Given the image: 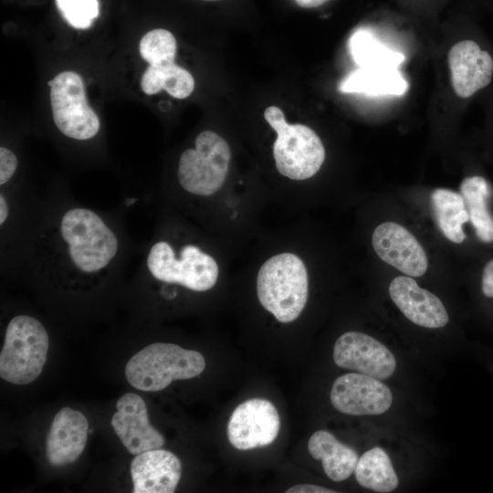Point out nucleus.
Segmentation results:
<instances>
[{"instance_id":"f8f14e48","label":"nucleus","mask_w":493,"mask_h":493,"mask_svg":"<svg viewBox=\"0 0 493 493\" xmlns=\"http://www.w3.org/2000/svg\"><path fill=\"white\" fill-rule=\"evenodd\" d=\"M372 245L385 263L409 277L423 276L428 267L426 253L414 236L402 225L384 222L374 229Z\"/></svg>"},{"instance_id":"f03ea898","label":"nucleus","mask_w":493,"mask_h":493,"mask_svg":"<svg viewBox=\"0 0 493 493\" xmlns=\"http://www.w3.org/2000/svg\"><path fill=\"white\" fill-rule=\"evenodd\" d=\"M205 368L204 356L173 343L155 342L135 353L127 362L125 376L134 388L157 392L174 380H186L201 374Z\"/></svg>"},{"instance_id":"5701e85b","label":"nucleus","mask_w":493,"mask_h":493,"mask_svg":"<svg viewBox=\"0 0 493 493\" xmlns=\"http://www.w3.org/2000/svg\"><path fill=\"white\" fill-rule=\"evenodd\" d=\"M141 88L147 95L164 89L176 99H185L194 89V79L184 68L170 63L163 66H149L141 79Z\"/></svg>"},{"instance_id":"473e14b6","label":"nucleus","mask_w":493,"mask_h":493,"mask_svg":"<svg viewBox=\"0 0 493 493\" xmlns=\"http://www.w3.org/2000/svg\"><path fill=\"white\" fill-rule=\"evenodd\" d=\"M201 1H206V2H216V1H221V0H201Z\"/></svg>"},{"instance_id":"cd10ccee","label":"nucleus","mask_w":493,"mask_h":493,"mask_svg":"<svg viewBox=\"0 0 493 493\" xmlns=\"http://www.w3.org/2000/svg\"><path fill=\"white\" fill-rule=\"evenodd\" d=\"M482 292L488 298H493V259L488 261L483 269Z\"/></svg>"},{"instance_id":"20e7f679","label":"nucleus","mask_w":493,"mask_h":493,"mask_svg":"<svg viewBox=\"0 0 493 493\" xmlns=\"http://www.w3.org/2000/svg\"><path fill=\"white\" fill-rule=\"evenodd\" d=\"M48 345L47 332L38 320L27 315L14 317L0 353L1 378L17 385L32 383L44 368Z\"/></svg>"},{"instance_id":"a211bd4d","label":"nucleus","mask_w":493,"mask_h":493,"mask_svg":"<svg viewBox=\"0 0 493 493\" xmlns=\"http://www.w3.org/2000/svg\"><path fill=\"white\" fill-rule=\"evenodd\" d=\"M308 449L313 458L321 460L326 476L335 482L347 479L354 472L359 460L355 450L326 430L316 431L310 436Z\"/></svg>"},{"instance_id":"dca6fc26","label":"nucleus","mask_w":493,"mask_h":493,"mask_svg":"<svg viewBox=\"0 0 493 493\" xmlns=\"http://www.w3.org/2000/svg\"><path fill=\"white\" fill-rule=\"evenodd\" d=\"M89 423L79 411L61 408L54 416L46 440V456L53 467L75 462L84 451Z\"/></svg>"},{"instance_id":"2f4dec72","label":"nucleus","mask_w":493,"mask_h":493,"mask_svg":"<svg viewBox=\"0 0 493 493\" xmlns=\"http://www.w3.org/2000/svg\"><path fill=\"white\" fill-rule=\"evenodd\" d=\"M137 201V199L135 198H131V199H127L126 200V205H131L133 203H135Z\"/></svg>"},{"instance_id":"bb28decb","label":"nucleus","mask_w":493,"mask_h":493,"mask_svg":"<svg viewBox=\"0 0 493 493\" xmlns=\"http://www.w3.org/2000/svg\"><path fill=\"white\" fill-rule=\"evenodd\" d=\"M17 167V159L15 153L5 148H0V184H5L13 176Z\"/></svg>"},{"instance_id":"c85d7f7f","label":"nucleus","mask_w":493,"mask_h":493,"mask_svg":"<svg viewBox=\"0 0 493 493\" xmlns=\"http://www.w3.org/2000/svg\"><path fill=\"white\" fill-rule=\"evenodd\" d=\"M287 493H334L335 490L329 489L313 484H300L289 488Z\"/></svg>"},{"instance_id":"a878e982","label":"nucleus","mask_w":493,"mask_h":493,"mask_svg":"<svg viewBox=\"0 0 493 493\" xmlns=\"http://www.w3.org/2000/svg\"><path fill=\"white\" fill-rule=\"evenodd\" d=\"M62 17L77 29L90 27L100 15L99 0H55Z\"/></svg>"},{"instance_id":"6ab92c4d","label":"nucleus","mask_w":493,"mask_h":493,"mask_svg":"<svg viewBox=\"0 0 493 493\" xmlns=\"http://www.w3.org/2000/svg\"><path fill=\"white\" fill-rule=\"evenodd\" d=\"M408 89L406 80L394 68H360L351 72L340 84L344 93L368 96L402 95Z\"/></svg>"},{"instance_id":"f257e3e1","label":"nucleus","mask_w":493,"mask_h":493,"mask_svg":"<svg viewBox=\"0 0 493 493\" xmlns=\"http://www.w3.org/2000/svg\"><path fill=\"white\" fill-rule=\"evenodd\" d=\"M257 292L261 305L278 321L295 320L302 312L309 294L303 261L292 253L271 257L258 270Z\"/></svg>"},{"instance_id":"423d86ee","label":"nucleus","mask_w":493,"mask_h":493,"mask_svg":"<svg viewBox=\"0 0 493 493\" xmlns=\"http://www.w3.org/2000/svg\"><path fill=\"white\" fill-rule=\"evenodd\" d=\"M230 159L229 145L220 135L202 131L195 139V148L185 150L180 157L179 183L188 193L211 195L225 183Z\"/></svg>"},{"instance_id":"9d476101","label":"nucleus","mask_w":493,"mask_h":493,"mask_svg":"<svg viewBox=\"0 0 493 493\" xmlns=\"http://www.w3.org/2000/svg\"><path fill=\"white\" fill-rule=\"evenodd\" d=\"M333 361L341 368L379 380L391 377L396 368V360L384 344L359 331H348L337 339Z\"/></svg>"},{"instance_id":"2eb2a0df","label":"nucleus","mask_w":493,"mask_h":493,"mask_svg":"<svg viewBox=\"0 0 493 493\" xmlns=\"http://www.w3.org/2000/svg\"><path fill=\"white\" fill-rule=\"evenodd\" d=\"M389 294L401 312L418 326L437 329L448 323L449 316L440 299L420 288L412 277L394 278Z\"/></svg>"},{"instance_id":"c756f323","label":"nucleus","mask_w":493,"mask_h":493,"mask_svg":"<svg viewBox=\"0 0 493 493\" xmlns=\"http://www.w3.org/2000/svg\"><path fill=\"white\" fill-rule=\"evenodd\" d=\"M297 5L303 8H316L330 0H295Z\"/></svg>"},{"instance_id":"393cba45","label":"nucleus","mask_w":493,"mask_h":493,"mask_svg":"<svg viewBox=\"0 0 493 493\" xmlns=\"http://www.w3.org/2000/svg\"><path fill=\"white\" fill-rule=\"evenodd\" d=\"M175 53V37L166 29L151 30L140 41V54L151 66L173 63Z\"/></svg>"},{"instance_id":"7ed1b4c3","label":"nucleus","mask_w":493,"mask_h":493,"mask_svg":"<svg viewBox=\"0 0 493 493\" xmlns=\"http://www.w3.org/2000/svg\"><path fill=\"white\" fill-rule=\"evenodd\" d=\"M264 116L277 132L273 156L279 173L299 181L315 175L325 160V149L318 134L306 125L288 124L277 106L267 108Z\"/></svg>"},{"instance_id":"ddd939ff","label":"nucleus","mask_w":493,"mask_h":493,"mask_svg":"<svg viewBox=\"0 0 493 493\" xmlns=\"http://www.w3.org/2000/svg\"><path fill=\"white\" fill-rule=\"evenodd\" d=\"M111 425L124 447L132 455L161 448L165 439L152 426L144 400L137 393H127L116 403Z\"/></svg>"},{"instance_id":"4be33fe9","label":"nucleus","mask_w":493,"mask_h":493,"mask_svg":"<svg viewBox=\"0 0 493 493\" xmlns=\"http://www.w3.org/2000/svg\"><path fill=\"white\" fill-rule=\"evenodd\" d=\"M354 474L362 487L375 492H392L399 483L389 456L378 446L366 451L359 458Z\"/></svg>"},{"instance_id":"7c9ffc66","label":"nucleus","mask_w":493,"mask_h":493,"mask_svg":"<svg viewBox=\"0 0 493 493\" xmlns=\"http://www.w3.org/2000/svg\"><path fill=\"white\" fill-rule=\"evenodd\" d=\"M9 209L7 203L4 196L0 195V224H4V222L6 220L8 216Z\"/></svg>"},{"instance_id":"1a4fd4ad","label":"nucleus","mask_w":493,"mask_h":493,"mask_svg":"<svg viewBox=\"0 0 493 493\" xmlns=\"http://www.w3.org/2000/svg\"><path fill=\"white\" fill-rule=\"evenodd\" d=\"M280 429V418L275 405L261 398L240 404L227 425L230 444L239 450H248L272 444Z\"/></svg>"},{"instance_id":"6e6552de","label":"nucleus","mask_w":493,"mask_h":493,"mask_svg":"<svg viewBox=\"0 0 493 493\" xmlns=\"http://www.w3.org/2000/svg\"><path fill=\"white\" fill-rule=\"evenodd\" d=\"M53 119L67 137L88 140L100 130V120L89 106L82 78L76 72L62 71L48 81Z\"/></svg>"},{"instance_id":"9b49d317","label":"nucleus","mask_w":493,"mask_h":493,"mask_svg":"<svg viewBox=\"0 0 493 493\" xmlns=\"http://www.w3.org/2000/svg\"><path fill=\"white\" fill-rule=\"evenodd\" d=\"M333 407L350 415H375L385 413L393 403L387 385L374 377L351 372L338 377L330 390Z\"/></svg>"},{"instance_id":"4468645a","label":"nucleus","mask_w":493,"mask_h":493,"mask_svg":"<svg viewBox=\"0 0 493 493\" xmlns=\"http://www.w3.org/2000/svg\"><path fill=\"white\" fill-rule=\"evenodd\" d=\"M447 62L452 87L462 99L471 97L492 79L493 58L473 40H462L452 46Z\"/></svg>"},{"instance_id":"f3484780","label":"nucleus","mask_w":493,"mask_h":493,"mask_svg":"<svg viewBox=\"0 0 493 493\" xmlns=\"http://www.w3.org/2000/svg\"><path fill=\"white\" fill-rule=\"evenodd\" d=\"M134 493H173L182 474L180 459L161 448L136 455L131 463Z\"/></svg>"},{"instance_id":"39448f33","label":"nucleus","mask_w":493,"mask_h":493,"mask_svg":"<svg viewBox=\"0 0 493 493\" xmlns=\"http://www.w3.org/2000/svg\"><path fill=\"white\" fill-rule=\"evenodd\" d=\"M60 233L72 263L82 272H98L118 251L115 234L89 209L73 208L66 212L61 219Z\"/></svg>"},{"instance_id":"aec40b11","label":"nucleus","mask_w":493,"mask_h":493,"mask_svg":"<svg viewBox=\"0 0 493 493\" xmlns=\"http://www.w3.org/2000/svg\"><path fill=\"white\" fill-rule=\"evenodd\" d=\"M431 201L442 234L453 243H462L466 239L462 226L469 216L461 194L446 188H436L431 194Z\"/></svg>"},{"instance_id":"0eeeda50","label":"nucleus","mask_w":493,"mask_h":493,"mask_svg":"<svg viewBox=\"0 0 493 493\" xmlns=\"http://www.w3.org/2000/svg\"><path fill=\"white\" fill-rule=\"evenodd\" d=\"M179 254L177 257L167 242L155 243L147 257L152 277L194 291H206L215 285L219 269L210 255L194 245L184 246Z\"/></svg>"},{"instance_id":"412c9836","label":"nucleus","mask_w":493,"mask_h":493,"mask_svg":"<svg viewBox=\"0 0 493 493\" xmlns=\"http://www.w3.org/2000/svg\"><path fill=\"white\" fill-rule=\"evenodd\" d=\"M469 220L477 238L484 243L493 242V217L488 208L490 187L482 176H469L460 184Z\"/></svg>"},{"instance_id":"b1692460","label":"nucleus","mask_w":493,"mask_h":493,"mask_svg":"<svg viewBox=\"0 0 493 493\" xmlns=\"http://www.w3.org/2000/svg\"><path fill=\"white\" fill-rule=\"evenodd\" d=\"M349 45L354 61L362 68H396L404 60L402 54L386 48L364 29L357 30Z\"/></svg>"}]
</instances>
